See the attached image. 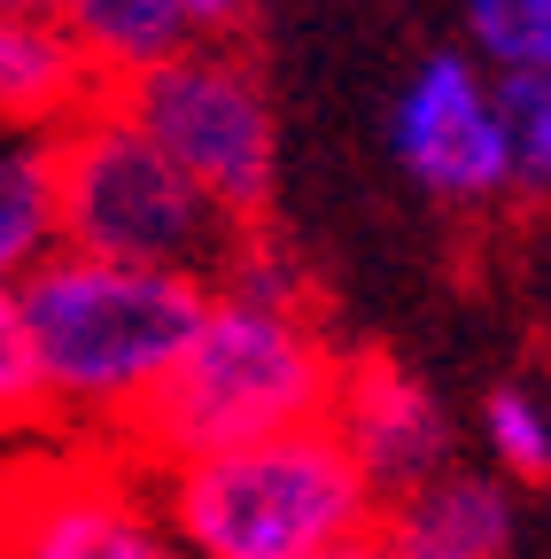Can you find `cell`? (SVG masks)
Wrapping results in <instances>:
<instances>
[{"label": "cell", "mask_w": 551, "mask_h": 559, "mask_svg": "<svg viewBox=\"0 0 551 559\" xmlns=\"http://www.w3.org/2000/svg\"><path fill=\"white\" fill-rule=\"evenodd\" d=\"M24 436H55V404L39 381V342L24 319V288L0 280V443H24Z\"/></svg>", "instance_id": "obj_15"}, {"label": "cell", "mask_w": 551, "mask_h": 559, "mask_svg": "<svg viewBox=\"0 0 551 559\" xmlns=\"http://www.w3.org/2000/svg\"><path fill=\"white\" fill-rule=\"evenodd\" d=\"M0 9H55V0H0Z\"/></svg>", "instance_id": "obj_19"}, {"label": "cell", "mask_w": 551, "mask_h": 559, "mask_svg": "<svg viewBox=\"0 0 551 559\" xmlns=\"http://www.w3.org/2000/svg\"><path fill=\"white\" fill-rule=\"evenodd\" d=\"M498 102H505V124H513L520 194H551V70L498 79Z\"/></svg>", "instance_id": "obj_16"}, {"label": "cell", "mask_w": 551, "mask_h": 559, "mask_svg": "<svg viewBox=\"0 0 551 559\" xmlns=\"http://www.w3.org/2000/svg\"><path fill=\"white\" fill-rule=\"evenodd\" d=\"M109 94L117 86L101 79V62L55 9H0V132L55 140Z\"/></svg>", "instance_id": "obj_9"}, {"label": "cell", "mask_w": 551, "mask_h": 559, "mask_svg": "<svg viewBox=\"0 0 551 559\" xmlns=\"http://www.w3.org/2000/svg\"><path fill=\"white\" fill-rule=\"evenodd\" d=\"M342 373H350V349H334L319 311L218 288L179 373L141 412V428L124 436V459L164 474V466L211 459V451L319 428L342 404Z\"/></svg>", "instance_id": "obj_2"}, {"label": "cell", "mask_w": 551, "mask_h": 559, "mask_svg": "<svg viewBox=\"0 0 551 559\" xmlns=\"http://www.w3.org/2000/svg\"><path fill=\"white\" fill-rule=\"evenodd\" d=\"M466 47L490 79H520V70H551V0H458Z\"/></svg>", "instance_id": "obj_14"}, {"label": "cell", "mask_w": 551, "mask_h": 559, "mask_svg": "<svg viewBox=\"0 0 551 559\" xmlns=\"http://www.w3.org/2000/svg\"><path fill=\"white\" fill-rule=\"evenodd\" d=\"M156 506L187 559H358L388 513L334 419L164 466Z\"/></svg>", "instance_id": "obj_3"}, {"label": "cell", "mask_w": 551, "mask_h": 559, "mask_svg": "<svg viewBox=\"0 0 551 559\" xmlns=\"http://www.w3.org/2000/svg\"><path fill=\"white\" fill-rule=\"evenodd\" d=\"M481 443H490L505 481L543 489L551 481V396L536 381H498L481 396Z\"/></svg>", "instance_id": "obj_13"}, {"label": "cell", "mask_w": 551, "mask_h": 559, "mask_svg": "<svg viewBox=\"0 0 551 559\" xmlns=\"http://www.w3.org/2000/svg\"><path fill=\"white\" fill-rule=\"evenodd\" d=\"M0 559H187L156 474L109 443H79L71 459H39L0 498Z\"/></svg>", "instance_id": "obj_7"}, {"label": "cell", "mask_w": 551, "mask_h": 559, "mask_svg": "<svg viewBox=\"0 0 551 559\" xmlns=\"http://www.w3.org/2000/svg\"><path fill=\"white\" fill-rule=\"evenodd\" d=\"M388 148L404 179L458 218H490L520 194L513 124H505L498 79L474 62V47H443L404 70L396 109H388Z\"/></svg>", "instance_id": "obj_6"}, {"label": "cell", "mask_w": 551, "mask_h": 559, "mask_svg": "<svg viewBox=\"0 0 551 559\" xmlns=\"http://www.w3.org/2000/svg\"><path fill=\"white\" fill-rule=\"evenodd\" d=\"M334 428L358 451V466L381 481V498H404V489H420L451 466V419L435 389L420 373H404L396 358H381V349H350Z\"/></svg>", "instance_id": "obj_8"}, {"label": "cell", "mask_w": 551, "mask_h": 559, "mask_svg": "<svg viewBox=\"0 0 551 559\" xmlns=\"http://www.w3.org/2000/svg\"><path fill=\"white\" fill-rule=\"evenodd\" d=\"M55 194H62V249L218 280L241 241V226L164 156V140L117 94L55 132Z\"/></svg>", "instance_id": "obj_4"}, {"label": "cell", "mask_w": 551, "mask_h": 559, "mask_svg": "<svg viewBox=\"0 0 551 559\" xmlns=\"http://www.w3.org/2000/svg\"><path fill=\"white\" fill-rule=\"evenodd\" d=\"M55 16L79 32V47L101 62L109 86L141 79V70H156L187 39H202L179 0H55Z\"/></svg>", "instance_id": "obj_12"}, {"label": "cell", "mask_w": 551, "mask_h": 559, "mask_svg": "<svg viewBox=\"0 0 551 559\" xmlns=\"http://www.w3.org/2000/svg\"><path fill=\"white\" fill-rule=\"evenodd\" d=\"M117 102L164 140V156L211 194L241 234L272 226V194H280V117H272L264 70L241 39H187L156 70L124 79Z\"/></svg>", "instance_id": "obj_5"}, {"label": "cell", "mask_w": 551, "mask_h": 559, "mask_svg": "<svg viewBox=\"0 0 551 559\" xmlns=\"http://www.w3.org/2000/svg\"><path fill=\"white\" fill-rule=\"evenodd\" d=\"M381 536L428 551V559H505V544H513V498L498 481H481V474L443 466L435 481L388 498Z\"/></svg>", "instance_id": "obj_10"}, {"label": "cell", "mask_w": 551, "mask_h": 559, "mask_svg": "<svg viewBox=\"0 0 551 559\" xmlns=\"http://www.w3.org/2000/svg\"><path fill=\"white\" fill-rule=\"evenodd\" d=\"M179 9L194 16V32H202V39H241V24H249L256 0H179Z\"/></svg>", "instance_id": "obj_17"}, {"label": "cell", "mask_w": 551, "mask_h": 559, "mask_svg": "<svg viewBox=\"0 0 551 559\" xmlns=\"http://www.w3.org/2000/svg\"><path fill=\"white\" fill-rule=\"evenodd\" d=\"M358 559H428V551H411V544H396V536H373Z\"/></svg>", "instance_id": "obj_18"}, {"label": "cell", "mask_w": 551, "mask_h": 559, "mask_svg": "<svg viewBox=\"0 0 551 559\" xmlns=\"http://www.w3.org/2000/svg\"><path fill=\"white\" fill-rule=\"evenodd\" d=\"M62 249V194H55V140L0 132V280H24Z\"/></svg>", "instance_id": "obj_11"}, {"label": "cell", "mask_w": 551, "mask_h": 559, "mask_svg": "<svg viewBox=\"0 0 551 559\" xmlns=\"http://www.w3.org/2000/svg\"><path fill=\"white\" fill-rule=\"evenodd\" d=\"M211 304H218V280H202V272L55 249L24 280V319L39 342L55 436L124 451L141 412L164 396V381L194 349Z\"/></svg>", "instance_id": "obj_1"}]
</instances>
